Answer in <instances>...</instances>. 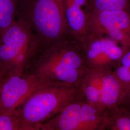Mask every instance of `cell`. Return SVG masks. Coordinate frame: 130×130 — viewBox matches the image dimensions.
Listing matches in <instances>:
<instances>
[{"label":"cell","mask_w":130,"mask_h":130,"mask_svg":"<svg viewBox=\"0 0 130 130\" xmlns=\"http://www.w3.org/2000/svg\"><path fill=\"white\" fill-rule=\"evenodd\" d=\"M106 70L89 69L79 86L83 99L101 110H102L100 94L103 77Z\"/></svg>","instance_id":"8fae6325"},{"label":"cell","mask_w":130,"mask_h":130,"mask_svg":"<svg viewBox=\"0 0 130 130\" xmlns=\"http://www.w3.org/2000/svg\"><path fill=\"white\" fill-rule=\"evenodd\" d=\"M19 0H0V37L18 17Z\"/></svg>","instance_id":"4fadbf2b"},{"label":"cell","mask_w":130,"mask_h":130,"mask_svg":"<svg viewBox=\"0 0 130 130\" xmlns=\"http://www.w3.org/2000/svg\"><path fill=\"white\" fill-rule=\"evenodd\" d=\"M77 41L90 69H112L127 51L111 38L91 31Z\"/></svg>","instance_id":"8992f818"},{"label":"cell","mask_w":130,"mask_h":130,"mask_svg":"<svg viewBox=\"0 0 130 130\" xmlns=\"http://www.w3.org/2000/svg\"><path fill=\"white\" fill-rule=\"evenodd\" d=\"M17 18L30 24L40 49L70 37L64 0H19Z\"/></svg>","instance_id":"7a4b0ae2"},{"label":"cell","mask_w":130,"mask_h":130,"mask_svg":"<svg viewBox=\"0 0 130 130\" xmlns=\"http://www.w3.org/2000/svg\"><path fill=\"white\" fill-rule=\"evenodd\" d=\"M35 130H105L103 111L79 98L37 126Z\"/></svg>","instance_id":"5b68a950"},{"label":"cell","mask_w":130,"mask_h":130,"mask_svg":"<svg viewBox=\"0 0 130 130\" xmlns=\"http://www.w3.org/2000/svg\"><path fill=\"white\" fill-rule=\"evenodd\" d=\"M125 92L112 69L106 70L103 77L100 94L101 109L104 110L119 106Z\"/></svg>","instance_id":"30bf717a"},{"label":"cell","mask_w":130,"mask_h":130,"mask_svg":"<svg viewBox=\"0 0 130 130\" xmlns=\"http://www.w3.org/2000/svg\"><path fill=\"white\" fill-rule=\"evenodd\" d=\"M40 48L30 24L17 18L0 37V76L24 73Z\"/></svg>","instance_id":"277c9868"},{"label":"cell","mask_w":130,"mask_h":130,"mask_svg":"<svg viewBox=\"0 0 130 130\" xmlns=\"http://www.w3.org/2000/svg\"><path fill=\"white\" fill-rule=\"evenodd\" d=\"M79 98H83L78 87L53 84L33 93L14 113L24 130H35L37 126L49 120L70 103Z\"/></svg>","instance_id":"3957f363"},{"label":"cell","mask_w":130,"mask_h":130,"mask_svg":"<svg viewBox=\"0 0 130 130\" xmlns=\"http://www.w3.org/2000/svg\"><path fill=\"white\" fill-rule=\"evenodd\" d=\"M112 71L117 79L126 90L130 87V70L127 67L118 63Z\"/></svg>","instance_id":"2e32d148"},{"label":"cell","mask_w":130,"mask_h":130,"mask_svg":"<svg viewBox=\"0 0 130 130\" xmlns=\"http://www.w3.org/2000/svg\"><path fill=\"white\" fill-rule=\"evenodd\" d=\"M4 77H1V76H0V91H1V86H2V82H3V80Z\"/></svg>","instance_id":"d6986e66"},{"label":"cell","mask_w":130,"mask_h":130,"mask_svg":"<svg viewBox=\"0 0 130 130\" xmlns=\"http://www.w3.org/2000/svg\"><path fill=\"white\" fill-rule=\"evenodd\" d=\"M53 84L32 72L4 77L0 91V113L13 114L33 93Z\"/></svg>","instance_id":"52a82bcc"},{"label":"cell","mask_w":130,"mask_h":130,"mask_svg":"<svg viewBox=\"0 0 130 130\" xmlns=\"http://www.w3.org/2000/svg\"><path fill=\"white\" fill-rule=\"evenodd\" d=\"M64 9L70 37L79 41L88 32L93 12L90 0H64Z\"/></svg>","instance_id":"9c48e42d"},{"label":"cell","mask_w":130,"mask_h":130,"mask_svg":"<svg viewBox=\"0 0 130 130\" xmlns=\"http://www.w3.org/2000/svg\"><path fill=\"white\" fill-rule=\"evenodd\" d=\"M33 59L29 72L51 84L79 87L90 69L79 42L70 37L40 49Z\"/></svg>","instance_id":"6da1fadb"},{"label":"cell","mask_w":130,"mask_h":130,"mask_svg":"<svg viewBox=\"0 0 130 130\" xmlns=\"http://www.w3.org/2000/svg\"><path fill=\"white\" fill-rule=\"evenodd\" d=\"M0 130H24L21 121L14 113H0Z\"/></svg>","instance_id":"9a60e30c"},{"label":"cell","mask_w":130,"mask_h":130,"mask_svg":"<svg viewBox=\"0 0 130 130\" xmlns=\"http://www.w3.org/2000/svg\"><path fill=\"white\" fill-rule=\"evenodd\" d=\"M119 106L130 111V87L126 90Z\"/></svg>","instance_id":"e0dca14e"},{"label":"cell","mask_w":130,"mask_h":130,"mask_svg":"<svg viewBox=\"0 0 130 130\" xmlns=\"http://www.w3.org/2000/svg\"><path fill=\"white\" fill-rule=\"evenodd\" d=\"M89 31L106 35L127 50L130 48V9L93 11Z\"/></svg>","instance_id":"ba28073f"},{"label":"cell","mask_w":130,"mask_h":130,"mask_svg":"<svg viewBox=\"0 0 130 130\" xmlns=\"http://www.w3.org/2000/svg\"><path fill=\"white\" fill-rule=\"evenodd\" d=\"M105 130H130V111L117 106L103 110Z\"/></svg>","instance_id":"7c38bea8"},{"label":"cell","mask_w":130,"mask_h":130,"mask_svg":"<svg viewBox=\"0 0 130 130\" xmlns=\"http://www.w3.org/2000/svg\"><path fill=\"white\" fill-rule=\"evenodd\" d=\"M93 11L130 9V0H90Z\"/></svg>","instance_id":"5bb4252c"},{"label":"cell","mask_w":130,"mask_h":130,"mask_svg":"<svg viewBox=\"0 0 130 130\" xmlns=\"http://www.w3.org/2000/svg\"><path fill=\"white\" fill-rule=\"evenodd\" d=\"M118 63L127 67L130 70V48L125 52Z\"/></svg>","instance_id":"ac0fdd59"}]
</instances>
